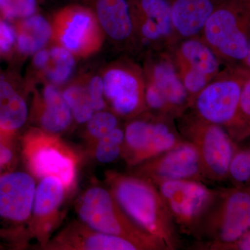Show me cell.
<instances>
[{
    "label": "cell",
    "mask_w": 250,
    "mask_h": 250,
    "mask_svg": "<svg viewBox=\"0 0 250 250\" xmlns=\"http://www.w3.org/2000/svg\"><path fill=\"white\" fill-rule=\"evenodd\" d=\"M106 181L115 200L136 225L159 240L166 249L177 248L173 220L152 182L116 172H108Z\"/></svg>",
    "instance_id": "1"
},
{
    "label": "cell",
    "mask_w": 250,
    "mask_h": 250,
    "mask_svg": "<svg viewBox=\"0 0 250 250\" xmlns=\"http://www.w3.org/2000/svg\"><path fill=\"white\" fill-rule=\"evenodd\" d=\"M200 36L224 65L243 66L250 42V0H223Z\"/></svg>",
    "instance_id": "2"
},
{
    "label": "cell",
    "mask_w": 250,
    "mask_h": 250,
    "mask_svg": "<svg viewBox=\"0 0 250 250\" xmlns=\"http://www.w3.org/2000/svg\"><path fill=\"white\" fill-rule=\"evenodd\" d=\"M82 223L95 231L126 238L142 250H167L165 246L140 228L122 209L111 192L100 187L89 188L77 204Z\"/></svg>",
    "instance_id": "3"
},
{
    "label": "cell",
    "mask_w": 250,
    "mask_h": 250,
    "mask_svg": "<svg viewBox=\"0 0 250 250\" xmlns=\"http://www.w3.org/2000/svg\"><path fill=\"white\" fill-rule=\"evenodd\" d=\"M142 68L147 111L176 120L191 108L170 50L146 52Z\"/></svg>",
    "instance_id": "4"
},
{
    "label": "cell",
    "mask_w": 250,
    "mask_h": 250,
    "mask_svg": "<svg viewBox=\"0 0 250 250\" xmlns=\"http://www.w3.org/2000/svg\"><path fill=\"white\" fill-rule=\"evenodd\" d=\"M250 70L243 66H225L197 95L192 108L205 121L225 128L250 126L240 107L242 88Z\"/></svg>",
    "instance_id": "5"
},
{
    "label": "cell",
    "mask_w": 250,
    "mask_h": 250,
    "mask_svg": "<svg viewBox=\"0 0 250 250\" xmlns=\"http://www.w3.org/2000/svg\"><path fill=\"white\" fill-rule=\"evenodd\" d=\"M174 121L149 111L131 118L125 126L122 152L126 164L141 165L183 142Z\"/></svg>",
    "instance_id": "6"
},
{
    "label": "cell",
    "mask_w": 250,
    "mask_h": 250,
    "mask_svg": "<svg viewBox=\"0 0 250 250\" xmlns=\"http://www.w3.org/2000/svg\"><path fill=\"white\" fill-rule=\"evenodd\" d=\"M176 120L180 132L197 147L205 177H225L233 155L232 143L226 130L205 121L192 108Z\"/></svg>",
    "instance_id": "7"
},
{
    "label": "cell",
    "mask_w": 250,
    "mask_h": 250,
    "mask_svg": "<svg viewBox=\"0 0 250 250\" xmlns=\"http://www.w3.org/2000/svg\"><path fill=\"white\" fill-rule=\"evenodd\" d=\"M24 154L31 174L38 179L57 177L70 191L76 184L79 157L55 134L42 129L31 131L24 141Z\"/></svg>",
    "instance_id": "8"
},
{
    "label": "cell",
    "mask_w": 250,
    "mask_h": 250,
    "mask_svg": "<svg viewBox=\"0 0 250 250\" xmlns=\"http://www.w3.org/2000/svg\"><path fill=\"white\" fill-rule=\"evenodd\" d=\"M151 182L159 190L174 223L188 233L198 228L216 195L200 181L163 179Z\"/></svg>",
    "instance_id": "9"
},
{
    "label": "cell",
    "mask_w": 250,
    "mask_h": 250,
    "mask_svg": "<svg viewBox=\"0 0 250 250\" xmlns=\"http://www.w3.org/2000/svg\"><path fill=\"white\" fill-rule=\"evenodd\" d=\"M52 39L73 55L85 57L98 52L104 34L93 10L82 5H70L54 15Z\"/></svg>",
    "instance_id": "10"
},
{
    "label": "cell",
    "mask_w": 250,
    "mask_h": 250,
    "mask_svg": "<svg viewBox=\"0 0 250 250\" xmlns=\"http://www.w3.org/2000/svg\"><path fill=\"white\" fill-rule=\"evenodd\" d=\"M102 77L106 103L117 116L131 119L147 111L142 67L123 59L108 65Z\"/></svg>",
    "instance_id": "11"
},
{
    "label": "cell",
    "mask_w": 250,
    "mask_h": 250,
    "mask_svg": "<svg viewBox=\"0 0 250 250\" xmlns=\"http://www.w3.org/2000/svg\"><path fill=\"white\" fill-rule=\"evenodd\" d=\"M170 52L192 107L197 95L226 65L200 36L182 39Z\"/></svg>",
    "instance_id": "12"
},
{
    "label": "cell",
    "mask_w": 250,
    "mask_h": 250,
    "mask_svg": "<svg viewBox=\"0 0 250 250\" xmlns=\"http://www.w3.org/2000/svg\"><path fill=\"white\" fill-rule=\"evenodd\" d=\"M139 49L171 50L179 41L167 0H129Z\"/></svg>",
    "instance_id": "13"
},
{
    "label": "cell",
    "mask_w": 250,
    "mask_h": 250,
    "mask_svg": "<svg viewBox=\"0 0 250 250\" xmlns=\"http://www.w3.org/2000/svg\"><path fill=\"white\" fill-rule=\"evenodd\" d=\"M184 141L170 150L141 164L137 176L151 182L163 179L201 182L205 175L200 154L193 143Z\"/></svg>",
    "instance_id": "14"
},
{
    "label": "cell",
    "mask_w": 250,
    "mask_h": 250,
    "mask_svg": "<svg viewBox=\"0 0 250 250\" xmlns=\"http://www.w3.org/2000/svg\"><path fill=\"white\" fill-rule=\"evenodd\" d=\"M207 232L215 241L208 246L235 243L250 230V194L233 192L208 220Z\"/></svg>",
    "instance_id": "15"
},
{
    "label": "cell",
    "mask_w": 250,
    "mask_h": 250,
    "mask_svg": "<svg viewBox=\"0 0 250 250\" xmlns=\"http://www.w3.org/2000/svg\"><path fill=\"white\" fill-rule=\"evenodd\" d=\"M67 191L62 181L52 176L41 179L36 188L31 230L42 248L48 243L55 228Z\"/></svg>",
    "instance_id": "16"
},
{
    "label": "cell",
    "mask_w": 250,
    "mask_h": 250,
    "mask_svg": "<svg viewBox=\"0 0 250 250\" xmlns=\"http://www.w3.org/2000/svg\"><path fill=\"white\" fill-rule=\"evenodd\" d=\"M36 188L34 177L27 172L17 171L0 176V218L16 223L29 221Z\"/></svg>",
    "instance_id": "17"
},
{
    "label": "cell",
    "mask_w": 250,
    "mask_h": 250,
    "mask_svg": "<svg viewBox=\"0 0 250 250\" xmlns=\"http://www.w3.org/2000/svg\"><path fill=\"white\" fill-rule=\"evenodd\" d=\"M54 250H142L126 238L95 231L83 223H72L44 247Z\"/></svg>",
    "instance_id": "18"
},
{
    "label": "cell",
    "mask_w": 250,
    "mask_h": 250,
    "mask_svg": "<svg viewBox=\"0 0 250 250\" xmlns=\"http://www.w3.org/2000/svg\"><path fill=\"white\" fill-rule=\"evenodd\" d=\"M91 1L104 35L123 48L139 49L129 0Z\"/></svg>",
    "instance_id": "19"
},
{
    "label": "cell",
    "mask_w": 250,
    "mask_h": 250,
    "mask_svg": "<svg viewBox=\"0 0 250 250\" xmlns=\"http://www.w3.org/2000/svg\"><path fill=\"white\" fill-rule=\"evenodd\" d=\"M179 40L200 36L208 18L223 0H167Z\"/></svg>",
    "instance_id": "20"
},
{
    "label": "cell",
    "mask_w": 250,
    "mask_h": 250,
    "mask_svg": "<svg viewBox=\"0 0 250 250\" xmlns=\"http://www.w3.org/2000/svg\"><path fill=\"white\" fill-rule=\"evenodd\" d=\"M38 118L41 129L57 134L66 130L71 124V110L57 87L46 85L38 104Z\"/></svg>",
    "instance_id": "21"
},
{
    "label": "cell",
    "mask_w": 250,
    "mask_h": 250,
    "mask_svg": "<svg viewBox=\"0 0 250 250\" xmlns=\"http://www.w3.org/2000/svg\"><path fill=\"white\" fill-rule=\"evenodd\" d=\"M24 99L5 81L0 80V129L7 132L22 127L27 120Z\"/></svg>",
    "instance_id": "22"
},
{
    "label": "cell",
    "mask_w": 250,
    "mask_h": 250,
    "mask_svg": "<svg viewBox=\"0 0 250 250\" xmlns=\"http://www.w3.org/2000/svg\"><path fill=\"white\" fill-rule=\"evenodd\" d=\"M52 37V24L42 16L35 14L23 21L17 37L18 48L23 54L36 53Z\"/></svg>",
    "instance_id": "23"
},
{
    "label": "cell",
    "mask_w": 250,
    "mask_h": 250,
    "mask_svg": "<svg viewBox=\"0 0 250 250\" xmlns=\"http://www.w3.org/2000/svg\"><path fill=\"white\" fill-rule=\"evenodd\" d=\"M72 116L77 123H87L95 113L86 86L73 84L67 86L62 93Z\"/></svg>",
    "instance_id": "24"
},
{
    "label": "cell",
    "mask_w": 250,
    "mask_h": 250,
    "mask_svg": "<svg viewBox=\"0 0 250 250\" xmlns=\"http://www.w3.org/2000/svg\"><path fill=\"white\" fill-rule=\"evenodd\" d=\"M49 52V64H52V67L47 69V77L54 84H62L71 76L75 63L74 55L67 49L59 45L52 47Z\"/></svg>",
    "instance_id": "25"
},
{
    "label": "cell",
    "mask_w": 250,
    "mask_h": 250,
    "mask_svg": "<svg viewBox=\"0 0 250 250\" xmlns=\"http://www.w3.org/2000/svg\"><path fill=\"white\" fill-rule=\"evenodd\" d=\"M125 131L119 126L95 143V156L101 164H107L117 160L123 152Z\"/></svg>",
    "instance_id": "26"
},
{
    "label": "cell",
    "mask_w": 250,
    "mask_h": 250,
    "mask_svg": "<svg viewBox=\"0 0 250 250\" xmlns=\"http://www.w3.org/2000/svg\"><path fill=\"white\" fill-rule=\"evenodd\" d=\"M113 112L100 111L94 113L87 122V132L88 137L95 143L104 136L111 133L118 127L119 121Z\"/></svg>",
    "instance_id": "27"
},
{
    "label": "cell",
    "mask_w": 250,
    "mask_h": 250,
    "mask_svg": "<svg viewBox=\"0 0 250 250\" xmlns=\"http://www.w3.org/2000/svg\"><path fill=\"white\" fill-rule=\"evenodd\" d=\"M230 174L235 180L245 182L250 179V156L249 152L238 153L230 163Z\"/></svg>",
    "instance_id": "28"
},
{
    "label": "cell",
    "mask_w": 250,
    "mask_h": 250,
    "mask_svg": "<svg viewBox=\"0 0 250 250\" xmlns=\"http://www.w3.org/2000/svg\"><path fill=\"white\" fill-rule=\"evenodd\" d=\"M95 111H104L107 106L102 76H95L86 86Z\"/></svg>",
    "instance_id": "29"
},
{
    "label": "cell",
    "mask_w": 250,
    "mask_h": 250,
    "mask_svg": "<svg viewBox=\"0 0 250 250\" xmlns=\"http://www.w3.org/2000/svg\"><path fill=\"white\" fill-rule=\"evenodd\" d=\"M18 18H27L36 14L37 0H14Z\"/></svg>",
    "instance_id": "30"
},
{
    "label": "cell",
    "mask_w": 250,
    "mask_h": 250,
    "mask_svg": "<svg viewBox=\"0 0 250 250\" xmlns=\"http://www.w3.org/2000/svg\"><path fill=\"white\" fill-rule=\"evenodd\" d=\"M16 39L14 29L4 21H0V49L8 52L12 47Z\"/></svg>",
    "instance_id": "31"
},
{
    "label": "cell",
    "mask_w": 250,
    "mask_h": 250,
    "mask_svg": "<svg viewBox=\"0 0 250 250\" xmlns=\"http://www.w3.org/2000/svg\"><path fill=\"white\" fill-rule=\"evenodd\" d=\"M240 107L242 114L250 125V74L242 88Z\"/></svg>",
    "instance_id": "32"
},
{
    "label": "cell",
    "mask_w": 250,
    "mask_h": 250,
    "mask_svg": "<svg viewBox=\"0 0 250 250\" xmlns=\"http://www.w3.org/2000/svg\"><path fill=\"white\" fill-rule=\"evenodd\" d=\"M50 61V52L48 49H41L36 52L34 58V65L39 69H45Z\"/></svg>",
    "instance_id": "33"
},
{
    "label": "cell",
    "mask_w": 250,
    "mask_h": 250,
    "mask_svg": "<svg viewBox=\"0 0 250 250\" xmlns=\"http://www.w3.org/2000/svg\"><path fill=\"white\" fill-rule=\"evenodd\" d=\"M0 12L8 20L18 18L14 0H0Z\"/></svg>",
    "instance_id": "34"
},
{
    "label": "cell",
    "mask_w": 250,
    "mask_h": 250,
    "mask_svg": "<svg viewBox=\"0 0 250 250\" xmlns=\"http://www.w3.org/2000/svg\"><path fill=\"white\" fill-rule=\"evenodd\" d=\"M13 159V152L9 147L0 141V169L7 165Z\"/></svg>",
    "instance_id": "35"
},
{
    "label": "cell",
    "mask_w": 250,
    "mask_h": 250,
    "mask_svg": "<svg viewBox=\"0 0 250 250\" xmlns=\"http://www.w3.org/2000/svg\"><path fill=\"white\" fill-rule=\"evenodd\" d=\"M237 248L242 250H250V230L238 239Z\"/></svg>",
    "instance_id": "36"
},
{
    "label": "cell",
    "mask_w": 250,
    "mask_h": 250,
    "mask_svg": "<svg viewBox=\"0 0 250 250\" xmlns=\"http://www.w3.org/2000/svg\"><path fill=\"white\" fill-rule=\"evenodd\" d=\"M243 66L246 67V68L248 69V70L250 71V42L248 54H247L246 59V60H245Z\"/></svg>",
    "instance_id": "37"
},
{
    "label": "cell",
    "mask_w": 250,
    "mask_h": 250,
    "mask_svg": "<svg viewBox=\"0 0 250 250\" xmlns=\"http://www.w3.org/2000/svg\"></svg>",
    "instance_id": "38"
}]
</instances>
